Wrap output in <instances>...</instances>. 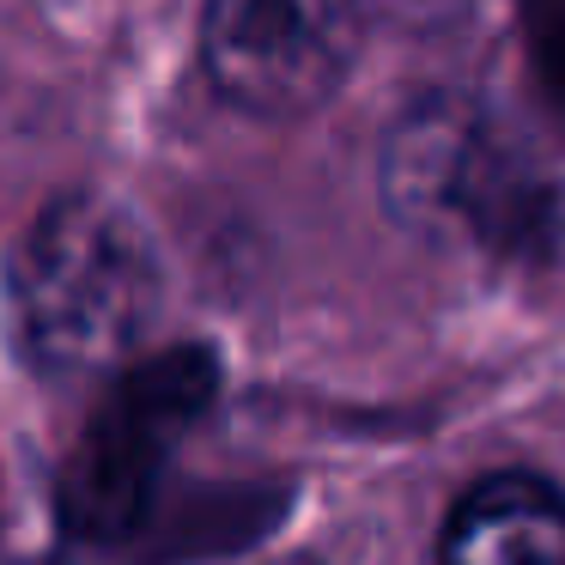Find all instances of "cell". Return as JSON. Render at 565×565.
<instances>
[{
  "mask_svg": "<svg viewBox=\"0 0 565 565\" xmlns=\"http://www.w3.org/2000/svg\"><path fill=\"white\" fill-rule=\"evenodd\" d=\"M152 237L110 195H55L7 262V310L19 353L43 377H104L159 317Z\"/></svg>",
  "mask_w": 565,
  "mask_h": 565,
  "instance_id": "1",
  "label": "cell"
},
{
  "mask_svg": "<svg viewBox=\"0 0 565 565\" xmlns=\"http://www.w3.org/2000/svg\"><path fill=\"white\" fill-rule=\"evenodd\" d=\"M559 189L456 98H426L383 140V201L419 237H475L487 249H529L553 237Z\"/></svg>",
  "mask_w": 565,
  "mask_h": 565,
  "instance_id": "2",
  "label": "cell"
},
{
  "mask_svg": "<svg viewBox=\"0 0 565 565\" xmlns=\"http://www.w3.org/2000/svg\"><path fill=\"white\" fill-rule=\"evenodd\" d=\"M213 402V359L201 347H177L147 365H128V377L104 395L86 438L74 444L55 487L67 535L122 541L147 516L164 462L177 450V431Z\"/></svg>",
  "mask_w": 565,
  "mask_h": 565,
  "instance_id": "3",
  "label": "cell"
},
{
  "mask_svg": "<svg viewBox=\"0 0 565 565\" xmlns=\"http://www.w3.org/2000/svg\"><path fill=\"white\" fill-rule=\"evenodd\" d=\"M359 50L347 7H286V0H225L201 25V62L225 104L249 116H305L341 86Z\"/></svg>",
  "mask_w": 565,
  "mask_h": 565,
  "instance_id": "4",
  "label": "cell"
},
{
  "mask_svg": "<svg viewBox=\"0 0 565 565\" xmlns=\"http://www.w3.org/2000/svg\"><path fill=\"white\" fill-rule=\"evenodd\" d=\"M438 565H565V499L529 475L480 480L450 511Z\"/></svg>",
  "mask_w": 565,
  "mask_h": 565,
  "instance_id": "5",
  "label": "cell"
},
{
  "mask_svg": "<svg viewBox=\"0 0 565 565\" xmlns=\"http://www.w3.org/2000/svg\"><path fill=\"white\" fill-rule=\"evenodd\" d=\"M62 535L55 492L43 499L0 462V565H62Z\"/></svg>",
  "mask_w": 565,
  "mask_h": 565,
  "instance_id": "6",
  "label": "cell"
},
{
  "mask_svg": "<svg viewBox=\"0 0 565 565\" xmlns=\"http://www.w3.org/2000/svg\"><path fill=\"white\" fill-rule=\"evenodd\" d=\"M529 55H535V74L547 86V98L565 110V7L529 19Z\"/></svg>",
  "mask_w": 565,
  "mask_h": 565,
  "instance_id": "7",
  "label": "cell"
},
{
  "mask_svg": "<svg viewBox=\"0 0 565 565\" xmlns=\"http://www.w3.org/2000/svg\"><path fill=\"white\" fill-rule=\"evenodd\" d=\"M262 565H310V559H262Z\"/></svg>",
  "mask_w": 565,
  "mask_h": 565,
  "instance_id": "8",
  "label": "cell"
}]
</instances>
